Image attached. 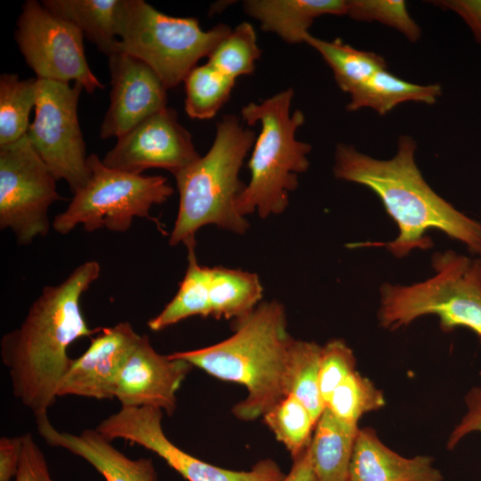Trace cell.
<instances>
[{
	"instance_id": "obj_1",
	"label": "cell",
	"mask_w": 481,
	"mask_h": 481,
	"mask_svg": "<svg viewBox=\"0 0 481 481\" xmlns=\"http://www.w3.org/2000/svg\"><path fill=\"white\" fill-rule=\"evenodd\" d=\"M416 141L407 135L399 136L395 153L387 159L373 158L351 144L341 143L336 146L334 176L374 192L398 230L392 240L352 243L348 247H384L401 258L416 249H431L433 241L427 233L436 230L478 256L481 224L430 187L416 163Z\"/></svg>"
},
{
	"instance_id": "obj_2",
	"label": "cell",
	"mask_w": 481,
	"mask_h": 481,
	"mask_svg": "<svg viewBox=\"0 0 481 481\" xmlns=\"http://www.w3.org/2000/svg\"><path fill=\"white\" fill-rule=\"evenodd\" d=\"M100 273L97 261H86L63 281L45 287L21 324L1 338V358L12 394L36 419L47 415L59 397L60 385L72 361L68 355L69 346L101 330L88 326L80 307L82 295Z\"/></svg>"
},
{
	"instance_id": "obj_3",
	"label": "cell",
	"mask_w": 481,
	"mask_h": 481,
	"mask_svg": "<svg viewBox=\"0 0 481 481\" xmlns=\"http://www.w3.org/2000/svg\"><path fill=\"white\" fill-rule=\"evenodd\" d=\"M233 325L234 333L217 344L169 355L219 379L243 385L248 395L234 405L232 413L249 421L264 416L288 395L294 338L287 330L284 307L276 300L260 304Z\"/></svg>"
},
{
	"instance_id": "obj_4",
	"label": "cell",
	"mask_w": 481,
	"mask_h": 481,
	"mask_svg": "<svg viewBox=\"0 0 481 481\" xmlns=\"http://www.w3.org/2000/svg\"><path fill=\"white\" fill-rule=\"evenodd\" d=\"M256 138L237 116L226 115L216 124L208 151L174 175L179 208L169 237L171 246L195 242L198 230L208 224L235 233L248 230L249 222L235 204L246 186L239 173Z\"/></svg>"
},
{
	"instance_id": "obj_5",
	"label": "cell",
	"mask_w": 481,
	"mask_h": 481,
	"mask_svg": "<svg viewBox=\"0 0 481 481\" xmlns=\"http://www.w3.org/2000/svg\"><path fill=\"white\" fill-rule=\"evenodd\" d=\"M293 97L294 90L287 88L240 110L248 125H260L248 163L250 180L235 204L241 216L257 212L265 218L282 213L298 185V174L309 167L312 145L296 137L305 115L300 110L291 112Z\"/></svg>"
},
{
	"instance_id": "obj_6",
	"label": "cell",
	"mask_w": 481,
	"mask_h": 481,
	"mask_svg": "<svg viewBox=\"0 0 481 481\" xmlns=\"http://www.w3.org/2000/svg\"><path fill=\"white\" fill-rule=\"evenodd\" d=\"M434 274L409 285L383 282L379 288L378 320L395 330L424 315L434 314L440 328L451 332L470 330L481 337V271L477 258L452 250L436 252Z\"/></svg>"
},
{
	"instance_id": "obj_7",
	"label": "cell",
	"mask_w": 481,
	"mask_h": 481,
	"mask_svg": "<svg viewBox=\"0 0 481 481\" xmlns=\"http://www.w3.org/2000/svg\"><path fill=\"white\" fill-rule=\"evenodd\" d=\"M231 30L225 24L202 30L196 18L172 17L143 0H123L118 52L145 62L171 89L185 79L200 59L208 57Z\"/></svg>"
},
{
	"instance_id": "obj_8",
	"label": "cell",
	"mask_w": 481,
	"mask_h": 481,
	"mask_svg": "<svg viewBox=\"0 0 481 481\" xmlns=\"http://www.w3.org/2000/svg\"><path fill=\"white\" fill-rule=\"evenodd\" d=\"M87 183L73 193L67 208L53 221L52 226L58 233L68 234L78 224L89 232L101 228L124 232L135 217L150 219L159 227L150 210L174 193L166 177L110 168L96 154L87 157Z\"/></svg>"
},
{
	"instance_id": "obj_9",
	"label": "cell",
	"mask_w": 481,
	"mask_h": 481,
	"mask_svg": "<svg viewBox=\"0 0 481 481\" xmlns=\"http://www.w3.org/2000/svg\"><path fill=\"white\" fill-rule=\"evenodd\" d=\"M83 86L37 78L35 117L28 137L56 178L75 193L90 177L86 143L79 126L77 105Z\"/></svg>"
},
{
	"instance_id": "obj_10",
	"label": "cell",
	"mask_w": 481,
	"mask_h": 481,
	"mask_svg": "<svg viewBox=\"0 0 481 481\" xmlns=\"http://www.w3.org/2000/svg\"><path fill=\"white\" fill-rule=\"evenodd\" d=\"M56 181L28 135L0 146V227L11 229L20 245L48 233V209L61 199Z\"/></svg>"
},
{
	"instance_id": "obj_11",
	"label": "cell",
	"mask_w": 481,
	"mask_h": 481,
	"mask_svg": "<svg viewBox=\"0 0 481 481\" xmlns=\"http://www.w3.org/2000/svg\"><path fill=\"white\" fill-rule=\"evenodd\" d=\"M83 33L69 21L28 0L17 20L15 40L37 78L74 81L89 94L104 88L91 70L84 50Z\"/></svg>"
},
{
	"instance_id": "obj_12",
	"label": "cell",
	"mask_w": 481,
	"mask_h": 481,
	"mask_svg": "<svg viewBox=\"0 0 481 481\" xmlns=\"http://www.w3.org/2000/svg\"><path fill=\"white\" fill-rule=\"evenodd\" d=\"M163 411L156 407H126L102 420L94 428L109 441L123 439L151 451L188 481H283L286 475L271 459L249 470L214 466L175 445L162 428Z\"/></svg>"
},
{
	"instance_id": "obj_13",
	"label": "cell",
	"mask_w": 481,
	"mask_h": 481,
	"mask_svg": "<svg viewBox=\"0 0 481 481\" xmlns=\"http://www.w3.org/2000/svg\"><path fill=\"white\" fill-rule=\"evenodd\" d=\"M200 158L177 112L167 107L118 138L102 161L108 167L135 175L161 168L175 175Z\"/></svg>"
},
{
	"instance_id": "obj_14",
	"label": "cell",
	"mask_w": 481,
	"mask_h": 481,
	"mask_svg": "<svg viewBox=\"0 0 481 481\" xmlns=\"http://www.w3.org/2000/svg\"><path fill=\"white\" fill-rule=\"evenodd\" d=\"M109 58L110 105L100 128L102 139L119 138L167 108V88L145 62L118 52Z\"/></svg>"
},
{
	"instance_id": "obj_15",
	"label": "cell",
	"mask_w": 481,
	"mask_h": 481,
	"mask_svg": "<svg viewBox=\"0 0 481 481\" xmlns=\"http://www.w3.org/2000/svg\"><path fill=\"white\" fill-rule=\"evenodd\" d=\"M192 367L183 359L160 355L148 336L142 335L118 374L115 398L121 406L156 407L171 415L176 392Z\"/></svg>"
},
{
	"instance_id": "obj_16",
	"label": "cell",
	"mask_w": 481,
	"mask_h": 481,
	"mask_svg": "<svg viewBox=\"0 0 481 481\" xmlns=\"http://www.w3.org/2000/svg\"><path fill=\"white\" fill-rule=\"evenodd\" d=\"M141 337L128 322L101 328L91 338L87 349L72 359L58 395L97 400L115 398L118 374Z\"/></svg>"
},
{
	"instance_id": "obj_17",
	"label": "cell",
	"mask_w": 481,
	"mask_h": 481,
	"mask_svg": "<svg viewBox=\"0 0 481 481\" xmlns=\"http://www.w3.org/2000/svg\"><path fill=\"white\" fill-rule=\"evenodd\" d=\"M42 438L51 446L62 448L84 459L105 481H157L151 459H131L118 450L95 429L78 434L58 430L47 415L36 419Z\"/></svg>"
},
{
	"instance_id": "obj_18",
	"label": "cell",
	"mask_w": 481,
	"mask_h": 481,
	"mask_svg": "<svg viewBox=\"0 0 481 481\" xmlns=\"http://www.w3.org/2000/svg\"><path fill=\"white\" fill-rule=\"evenodd\" d=\"M433 458H405L385 445L374 429L358 430L349 467V481H442Z\"/></svg>"
},
{
	"instance_id": "obj_19",
	"label": "cell",
	"mask_w": 481,
	"mask_h": 481,
	"mask_svg": "<svg viewBox=\"0 0 481 481\" xmlns=\"http://www.w3.org/2000/svg\"><path fill=\"white\" fill-rule=\"evenodd\" d=\"M347 0H248L245 12L260 22L265 32L289 44L304 43L315 19L346 15Z\"/></svg>"
},
{
	"instance_id": "obj_20",
	"label": "cell",
	"mask_w": 481,
	"mask_h": 481,
	"mask_svg": "<svg viewBox=\"0 0 481 481\" xmlns=\"http://www.w3.org/2000/svg\"><path fill=\"white\" fill-rule=\"evenodd\" d=\"M358 430V426L338 419L325 407L308 446L316 481H349Z\"/></svg>"
},
{
	"instance_id": "obj_21",
	"label": "cell",
	"mask_w": 481,
	"mask_h": 481,
	"mask_svg": "<svg viewBox=\"0 0 481 481\" xmlns=\"http://www.w3.org/2000/svg\"><path fill=\"white\" fill-rule=\"evenodd\" d=\"M53 13L75 25L110 57L118 52V20L123 0H44Z\"/></svg>"
},
{
	"instance_id": "obj_22",
	"label": "cell",
	"mask_w": 481,
	"mask_h": 481,
	"mask_svg": "<svg viewBox=\"0 0 481 481\" xmlns=\"http://www.w3.org/2000/svg\"><path fill=\"white\" fill-rule=\"evenodd\" d=\"M442 95L439 84L419 85L404 80L387 69L377 71L364 85L350 94L348 111L370 108L386 115L399 104L407 102L435 104Z\"/></svg>"
},
{
	"instance_id": "obj_23",
	"label": "cell",
	"mask_w": 481,
	"mask_h": 481,
	"mask_svg": "<svg viewBox=\"0 0 481 481\" xmlns=\"http://www.w3.org/2000/svg\"><path fill=\"white\" fill-rule=\"evenodd\" d=\"M211 316L239 320L262 298L263 287L256 273L240 269L208 267Z\"/></svg>"
},
{
	"instance_id": "obj_24",
	"label": "cell",
	"mask_w": 481,
	"mask_h": 481,
	"mask_svg": "<svg viewBox=\"0 0 481 481\" xmlns=\"http://www.w3.org/2000/svg\"><path fill=\"white\" fill-rule=\"evenodd\" d=\"M304 43L322 57L332 70L340 90L349 94L364 85L377 71L387 68L380 54L356 49L340 38L329 41L308 33Z\"/></svg>"
},
{
	"instance_id": "obj_25",
	"label": "cell",
	"mask_w": 481,
	"mask_h": 481,
	"mask_svg": "<svg viewBox=\"0 0 481 481\" xmlns=\"http://www.w3.org/2000/svg\"><path fill=\"white\" fill-rule=\"evenodd\" d=\"M188 249V266L179 289L162 311L148 322L154 331L162 330L188 317L211 315L208 291V267L201 266L195 254V242L185 245Z\"/></svg>"
},
{
	"instance_id": "obj_26",
	"label": "cell",
	"mask_w": 481,
	"mask_h": 481,
	"mask_svg": "<svg viewBox=\"0 0 481 481\" xmlns=\"http://www.w3.org/2000/svg\"><path fill=\"white\" fill-rule=\"evenodd\" d=\"M37 96V78L23 80L16 74L0 76V146L27 135Z\"/></svg>"
},
{
	"instance_id": "obj_27",
	"label": "cell",
	"mask_w": 481,
	"mask_h": 481,
	"mask_svg": "<svg viewBox=\"0 0 481 481\" xmlns=\"http://www.w3.org/2000/svg\"><path fill=\"white\" fill-rule=\"evenodd\" d=\"M322 346L313 341L293 340L288 372L287 392L297 397L317 423L325 409L319 387Z\"/></svg>"
},
{
	"instance_id": "obj_28",
	"label": "cell",
	"mask_w": 481,
	"mask_h": 481,
	"mask_svg": "<svg viewBox=\"0 0 481 481\" xmlns=\"http://www.w3.org/2000/svg\"><path fill=\"white\" fill-rule=\"evenodd\" d=\"M184 109L191 118L210 119L228 101L235 80L209 63L196 66L183 80Z\"/></svg>"
},
{
	"instance_id": "obj_29",
	"label": "cell",
	"mask_w": 481,
	"mask_h": 481,
	"mask_svg": "<svg viewBox=\"0 0 481 481\" xmlns=\"http://www.w3.org/2000/svg\"><path fill=\"white\" fill-rule=\"evenodd\" d=\"M263 417L293 459L308 447L316 422L308 409L293 395L285 396Z\"/></svg>"
},
{
	"instance_id": "obj_30",
	"label": "cell",
	"mask_w": 481,
	"mask_h": 481,
	"mask_svg": "<svg viewBox=\"0 0 481 481\" xmlns=\"http://www.w3.org/2000/svg\"><path fill=\"white\" fill-rule=\"evenodd\" d=\"M260 56L256 31L249 22L244 21L217 44L207 62L236 80L239 77L252 74Z\"/></svg>"
},
{
	"instance_id": "obj_31",
	"label": "cell",
	"mask_w": 481,
	"mask_h": 481,
	"mask_svg": "<svg viewBox=\"0 0 481 481\" xmlns=\"http://www.w3.org/2000/svg\"><path fill=\"white\" fill-rule=\"evenodd\" d=\"M385 404L381 390L355 371L333 391L325 407L338 419L357 426L363 415Z\"/></svg>"
},
{
	"instance_id": "obj_32",
	"label": "cell",
	"mask_w": 481,
	"mask_h": 481,
	"mask_svg": "<svg viewBox=\"0 0 481 481\" xmlns=\"http://www.w3.org/2000/svg\"><path fill=\"white\" fill-rule=\"evenodd\" d=\"M346 15L359 21L386 25L412 43L421 37V29L410 15L404 0H347Z\"/></svg>"
},
{
	"instance_id": "obj_33",
	"label": "cell",
	"mask_w": 481,
	"mask_h": 481,
	"mask_svg": "<svg viewBox=\"0 0 481 481\" xmlns=\"http://www.w3.org/2000/svg\"><path fill=\"white\" fill-rule=\"evenodd\" d=\"M356 361L352 349L342 339H332L322 346L319 387L326 406L333 391L353 372Z\"/></svg>"
},
{
	"instance_id": "obj_34",
	"label": "cell",
	"mask_w": 481,
	"mask_h": 481,
	"mask_svg": "<svg viewBox=\"0 0 481 481\" xmlns=\"http://www.w3.org/2000/svg\"><path fill=\"white\" fill-rule=\"evenodd\" d=\"M14 481H53L48 463L30 433L22 436V451Z\"/></svg>"
},
{
	"instance_id": "obj_35",
	"label": "cell",
	"mask_w": 481,
	"mask_h": 481,
	"mask_svg": "<svg viewBox=\"0 0 481 481\" xmlns=\"http://www.w3.org/2000/svg\"><path fill=\"white\" fill-rule=\"evenodd\" d=\"M466 412L454 427L447 440V448H454L474 432L481 434V387H472L465 396Z\"/></svg>"
},
{
	"instance_id": "obj_36",
	"label": "cell",
	"mask_w": 481,
	"mask_h": 481,
	"mask_svg": "<svg viewBox=\"0 0 481 481\" xmlns=\"http://www.w3.org/2000/svg\"><path fill=\"white\" fill-rule=\"evenodd\" d=\"M429 3L456 13L470 29L475 41L481 44V0H436Z\"/></svg>"
},
{
	"instance_id": "obj_37",
	"label": "cell",
	"mask_w": 481,
	"mask_h": 481,
	"mask_svg": "<svg viewBox=\"0 0 481 481\" xmlns=\"http://www.w3.org/2000/svg\"><path fill=\"white\" fill-rule=\"evenodd\" d=\"M22 436L0 438V481H12L18 472Z\"/></svg>"
},
{
	"instance_id": "obj_38",
	"label": "cell",
	"mask_w": 481,
	"mask_h": 481,
	"mask_svg": "<svg viewBox=\"0 0 481 481\" xmlns=\"http://www.w3.org/2000/svg\"><path fill=\"white\" fill-rule=\"evenodd\" d=\"M293 460L291 469L283 481H316L308 447Z\"/></svg>"
},
{
	"instance_id": "obj_39",
	"label": "cell",
	"mask_w": 481,
	"mask_h": 481,
	"mask_svg": "<svg viewBox=\"0 0 481 481\" xmlns=\"http://www.w3.org/2000/svg\"><path fill=\"white\" fill-rule=\"evenodd\" d=\"M477 259H478V262H479V266H480V271H481V251H480V253L478 254Z\"/></svg>"
}]
</instances>
